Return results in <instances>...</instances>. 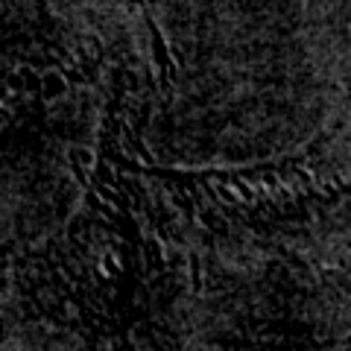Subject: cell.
I'll return each instance as SVG.
<instances>
[{
    "label": "cell",
    "mask_w": 351,
    "mask_h": 351,
    "mask_svg": "<svg viewBox=\"0 0 351 351\" xmlns=\"http://www.w3.org/2000/svg\"><path fill=\"white\" fill-rule=\"evenodd\" d=\"M144 15H147V27L152 32V47H156V59H158L161 76H164V80H170V62H167V47H164V38H161V32L156 27V21H152V15L149 12H144Z\"/></svg>",
    "instance_id": "6da1fadb"
}]
</instances>
